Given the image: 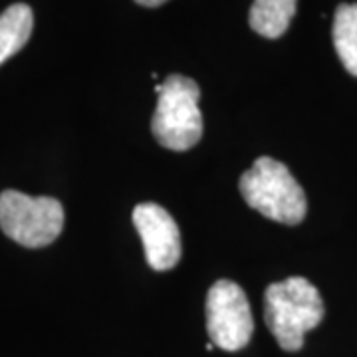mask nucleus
<instances>
[{"label": "nucleus", "mask_w": 357, "mask_h": 357, "mask_svg": "<svg viewBox=\"0 0 357 357\" xmlns=\"http://www.w3.org/2000/svg\"><path fill=\"white\" fill-rule=\"evenodd\" d=\"M206 332L211 344L225 351L248 345L255 319L244 290L232 280H218L206 294Z\"/></svg>", "instance_id": "obj_5"}, {"label": "nucleus", "mask_w": 357, "mask_h": 357, "mask_svg": "<svg viewBox=\"0 0 357 357\" xmlns=\"http://www.w3.org/2000/svg\"><path fill=\"white\" fill-rule=\"evenodd\" d=\"M34 28V14L28 4H13L0 14V66L16 52L24 48V44Z\"/></svg>", "instance_id": "obj_7"}, {"label": "nucleus", "mask_w": 357, "mask_h": 357, "mask_svg": "<svg viewBox=\"0 0 357 357\" xmlns=\"http://www.w3.org/2000/svg\"><path fill=\"white\" fill-rule=\"evenodd\" d=\"M333 46L345 70L357 77V2L335 8Z\"/></svg>", "instance_id": "obj_9"}, {"label": "nucleus", "mask_w": 357, "mask_h": 357, "mask_svg": "<svg viewBox=\"0 0 357 357\" xmlns=\"http://www.w3.org/2000/svg\"><path fill=\"white\" fill-rule=\"evenodd\" d=\"M133 225L139 232L147 264L165 272L181 260V232L175 218L161 204L141 203L133 208Z\"/></svg>", "instance_id": "obj_6"}, {"label": "nucleus", "mask_w": 357, "mask_h": 357, "mask_svg": "<svg viewBox=\"0 0 357 357\" xmlns=\"http://www.w3.org/2000/svg\"><path fill=\"white\" fill-rule=\"evenodd\" d=\"M298 0H255L248 22L256 34L264 38H280L296 14Z\"/></svg>", "instance_id": "obj_8"}, {"label": "nucleus", "mask_w": 357, "mask_h": 357, "mask_svg": "<svg viewBox=\"0 0 357 357\" xmlns=\"http://www.w3.org/2000/svg\"><path fill=\"white\" fill-rule=\"evenodd\" d=\"M159 93L151 131L155 139L171 151H189L203 137V115L199 109L201 89L197 82L173 74L157 84Z\"/></svg>", "instance_id": "obj_3"}, {"label": "nucleus", "mask_w": 357, "mask_h": 357, "mask_svg": "<svg viewBox=\"0 0 357 357\" xmlns=\"http://www.w3.org/2000/svg\"><path fill=\"white\" fill-rule=\"evenodd\" d=\"M238 187L246 204L266 218L290 227L306 218V192L288 167L272 157H258L255 165L241 175Z\"/></svg>", "instance_id": "obj_2"}, {"label": "nucleus", "mask_w": 357, "mask_h": 357, "mask_svg": "<svg viewBox=\"0 0 357 357\" xmlns=\"http://www.w3.org/2000/svg\"><path fill=\"white\" fill-rule=\"evenodd\" d=\"M137 4L141 6H147V8H155V6H161V4H165L167 0H135Z\"/></svg>", "instance_id": "obj_10"}, {"label": "nucleus", "mask_w": 357, "mask_h": 357, "mask_svg": "<svg viewBox=\"0 0 357 357\" xmlns=\"http://www.w3.org/2000/svg\"><path fill=\"white\" fill-rule=\"evenodd\" d=\"M0 229L26 248L48 246L64 229V206L52 197H30L13 189L2 191Z\"/></svg>", "instance_id": "obj_4"}, {"label": "nucleus", "mask_w": 357, "mask_h": 357, "mask_svg": "<svg viewBox=\"0 0 357 357\" xmlns=\"http://www.w3.org/2000/svg\"><path fill=\"white\" fill-rule=\"evenodd\" d=\"M324 314L318 288L302 276H292L266 288L264 319L284 351L302 349L306 333L318 328Z\"/></svg>", "instance_id": "obj_1"}]
</instances>
